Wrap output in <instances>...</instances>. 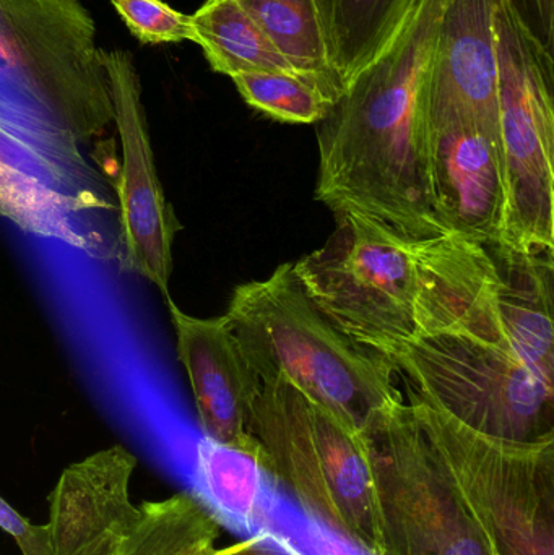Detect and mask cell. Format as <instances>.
I'll return each instance as SVG.
<instances>
[{
	"mask_svg": "<svg viewBox=\"0 0 554 555\" xmlns=\"http://www.w3.org/2000/svg\"><path fill=\"white\" fill-rule=\"evenodd\" d=\"M448 0H416L386 49L315 124V201L410 244L446 236L429 182L433 52Z\"/></svg>",
	"mask_w": 554,
	"mask_h": 555,
	"instance_id": "1",
	"label": "cell"
},
{
	"mask_svg": "<svg viewBox=\"0 0 554 555\" xmlns=\"http://www.w3.org/2000/svg\"><path fill=\"white\" fill-rule=\"evenodd\" d=\"M94 23L77 0H0V122L75 163L114 122Z\"/></svg>",
	"mask_w": 554,
	"mask_h": 555,
	"instance_id": "2",
	"label": "cell"
},
{
	"mask_svg": "<svg viewBox=\"0 0 554 555\" xmlns=\"http://www.w3.org/2000/svg\"><path fill=\"white\" fill-rule=\"evenodd\" d=\"M224 315L260 382L282 378L357 429L405 400L386 356L335 326L293 263L234 287Z\"/></svg>",
	"mask_w": 554,
	"mask_h": 555,
	"instance_id": "3",
	"label": "cell"
},
{
	"mask_svg": "<svg viewBox=\"0 0 554 555\" xmlns=\"http://www.w3.org/2000/svg\"><path fill=\"white\" fill-rule=\"evenodd\" d=\"M247 429L293 507L358 553L383 555L364 430L282 378L262 382Z\"/></svg>",
	"mask_w": 554,
	"mask_h": 555,
	"instance_id": "4",
	"label": "cell"
},
{
	"mask_svg": "<svg viewBox=\"0 0 554 555\" xmlns=\"http://www.w3.org/2000/svg\"><path fill=\"white\" fill-rule=\"evenodd\" d=\"M462 507L497 555H554V439L485 436L407 391Z\"/></svg>",
	"mask_w": 554,
	"mask_h": 555,
	"instance_id": "5",
	"label": "cell"
},
{
	"mask_svg": "<svg viewBox=\"0 0 554 555\" xmlns=\"http://www.w3.org/2000/svg\"><path fill=\"white\" fill-rule=\"evenodd\" d=\"M377 352L407 391L477 433L513 442L554 439V388L504 346L467 333L433 332Z\"/></svg>",
	"mask_w": 554,
	"mask_h": 555,
	"instance_id": "6",
	"label": "cell"
},
{
	"mask_svg": "<svg viewBox=\"0 0 554 555\" xmlns=\"http://www.w3.org/2000/svg\"><path fill=\"white\" fill-rule=\"evenodd\" d=\"M500 135L507 182L503 243L554 253V61L507 0L494 10Z\"/></svg>",
	"mask_w": 554,
	"mask_h": 555,
	"instance_id": "7",
	"label": "cell"
},
{
	"mask_svg": "<svg viewBox=\"0 0 554 555\" xmlns=\"http://www.w3.org/2000/svg\"><path fill=\"white\" fill-rule=\"evenodd\" d=\"M334 217L325 243L293 262L299 283L328 320L360 345L377 351L412 338L418 293L415 244L351 211Z\"/></svg>",
	"mask_w": 554,
	"mask_h": 555,
	"instance_id": "8",
	"label": "cell"
},
{
	"mask_svg": "<svg viewBox=\"0 0 554 555\" xmlns=\"http://www.w3.org/2000/svg\"><path fill=\"white\" fill-rule=\"evenodd\" d=\"M383 555H497L462 507L405 400L364 427Z\"/></svg>",
	"mask_w": 554,
	"mask_h": 555,
	"instance_id": "9",
	"label": "cell"
},
{
	"mask_svg": "<svg viewBox=\"0 0 554 555\" xmlns=\"http://www.w3.org/2000/svg\"><path fill=\"white\" fill-rule=\"evenodd\" d=\"M119 130L123 165L117 179L120 240L127 266L169 296L172 244L181 223L156 171L139 77L129 54L100 51Z\"/></svg>",
	"mask_w": 554,
	"mask_h": 555,
	"instance_id": "10",
	"label": "cell"
},
{
	"mask_svg": "<svg viewBox=\"0 0 554 555\" xmlns=\"http://www.w3.org/2000/svg\"><path fill=\"white\" fill-rule=\"evenodd\" d=\"M429 182L446 234L503 243L507 182L501 137L455 107H429Z\"/></svg>",
	"mask_w": 554,
	"mask_h": 555,
	"instance_id": "11",
	"label": "cell"
},
{
	"mask_svg": "<svg viewBox=\"0 0 554 555\" xmlns=\"http://www.w3.org/2000/svg\"><path fill=\"white\" fill-rule=\"evenodd\" d=\"M137 459L113 446L62 472L49 495L54 555H123L142 518L130 501Z\"/></svg>",
	"mask_w": 554,
	"mask_h": 555,
	"instance_id": "12",
	"label": "cell"
},
{
	"mask_svg": "<svg viewBox=\"0 0 554 555\" xmlns=\"http://www.w3.org/2000/svg\"><path fill=\"white\" fill-rule=\"evenodd\" d=\"M176 332L178 358L188 372L205 437L259 452L249 417L260 378L247 361L227 315L198 319L166 297Z\"/></svg>",
	"mask_w": 554,
	"mask_h": 555,
	"instance_id": "13",
	"label": "cell"
},
{
	"mask_svg": "<svg viewBox=\"0 0 554 555\" xmlns=\"http://www.w3.org/2000/svg\"><path fill=\"white\" fill-rule=\"evenodd\" d=\"M494 10L497 0L446 2L433 52L429 107L464 111L500 135Z\"/></svg>",
	"mask_w": 554,
	"mask_h": 555,
	"instance_id": "14",
	"label": "cell"
},
{
	"mask_svg": "<svg viewBox=\"0 0 554 555\" xmlns=\"http://www.w3.org/2000/svg\"><path fill=\"white\" fill-rule=\"evenodd\" d=\"M192 494L220 527L243 540L267 537L285 501L259 452L205 436L195 447Z\"/></svg>",
	"mask_w": 554,
	"mask_h": 555,
	"instance_id": "15",
	"label": "cell"
},
{
	"mask_svg": "<svg viewBox=\"0 0 554 555\" xmlns=\"http://www.w3.org/2000/svg\"><path fill=\"white\" fill-rule=\"evenodd\" d=\"M498 276L501 323L517 358L554 388V253L487 244Z\"/></svg>",
	"mask_w": 554,
	"mask_h": 555,
	"instance_id": "16",
	"label": "cell"
},
{
	"mask_svg": "<svg viewBox=\"0 0 554 555\" xmlns=\"http://www.w3.org/2000/svg\"><path fill=\"white\" fill-rule=\"evenodd\" d=\"M328 61L342 85L370 65L392 41L416 0H314Z\"/></svg>",
	"mask_w": 554,
	"mask_h": 555,
	"instance_id": "17",
	"label": "cell"
},
{
	"mask_svg": "<svg viewBox=\"0 0 554 555\" xmlns=\"http://www.w3.org/2000/svg\"><path fill=\"white\" fill-rule=\"evenodd\" d=\"M289 67L315 81L332 103L344 85L328 61L324 29L314 0H240Z\"/></svg>",
	"mask_w": 554,
	"mask_h": 555,
	"instance_id": "18",
	"label": "cell"
},
{
	"mask_svg": "<svg viewBox=\"0 0 554 555\" xmlns=\"http://www.w3.org/2000/svg\"><path fill=\"white\" fill-rule=\"evenodd\" d=\"M191 22L195 44L218 74L231 78L250 72L296 74L240 0H207Z\"/></svg>",
	"mask_w": 554,
	"mask_h": 555,
	"instance_id": "19",
	"label": "cell"
},
{
	"mask_svg": "<svg viewBox=\"0 0 554 555\" xmlns=\"http://www.w3.org/2000/svg\"><path fill=\"white\" fill-rule=\"evenodd\" d=\"M142 518L123 555H207L220 525L192 492L142 504Z\"/></svg>",
	"mask_w": 554,
	"mask_h": 555,
	"instance_id": "20",
	"label": "cell"
},
{
	"mask_svg": "<svg viewBox=\"0 0 554 555\" xmlns=\"http://www.w3.org/2000/svg\"><path fill=\"white\" fill-rule=\"evenodd\" d=\"M0 165L38 179L52 191L83 202L91 210H111L104 184L88 163H75L25 139L0 122Z\"/></svg>",
	"mask_w": 554,
	"mask_h": 555,
	"instance_id": "21",
	"label": "cell"
},
{
	"mask_svg": "<svg viewBox=\"0 0 554 555\" xmlns=\"http://www.w3.org/2000/svg\"><path fill=\"white\" fill-rule=\"evenodd\" d=\"M231 80L250 107L279 122L315 126L334 104L315 81L301 75L250 72Z\"/></svg>",
	"mask_w": 554,
	"mask_h": 555,
	"instance_id": "22",
	"label": "cell"
},
{
	"mask_svg": "<svg viewBox=\"0 0 554 555\" xmlns=\"http://www.w3.org/2000/svg\"><path fill=\"white\" fill-rule=\"evenodd\" d=\"M130 35L142 44L195 42L191 15L178 12L163 0H111Z\"/></svg>",
	"mask_w": 554,
	"mask_h": 555,
	"instance_id": "23",
	"label": "cell"
},
{
	"mask_svg": "<svg viewBox=\"0 0 554 555\" xmlns=\"http://www.w3.org/2000/svg\"><path fill=\"white\" fill-rule=\"evenodd\" d=\"M0 530L13 538L22 555H54L48 525H33L0 495Z\"/></svg>",
	"mask_w": 554,
	"mask_h": 555,
	"instance_id": "24",
	"label": "cell"
},
{
	"mask_svg": "<svg viewBox=\"0 0 554 555\" xmlns=\"http://www.w3.org/2000/svg\"><path fill=\"white\" fill-rule=\"evenodd\" d=\"M520 22L537 41L552 52L554 46V0H507Z\"/></svg>",
	"mask_w": 554,
	"mask_h": 555,
	"instance_id": "25",
	"label": "cell"
},
{
	"mask_svg": "<svg viewBox=\"0 0 554 555\" xmlns=\"http://www.w3.org/2000/svg\"><path fill=\"white\" fill-rule=\"evenodd\" d=\"M211 555H292L270 543L267 538H247L223 550H215Z\"/></svg>",
	"mask_w": 554,
	"mask_h": 555,
	"instance_id": "26",
	"label": "cell"
},
{
	"mask_svg": "<svg viewBox=\"0 0 554 555\" xmlns=\"http://www.w3.org/2000/svg\"><path fill=\"white\" fill-rule=\"evenodd\" d=\"M325 555H363L355 551L353 547L347 546V544H337V546L332 547Z\"/></svg>",
	"mask_w": 554,
	"mask_h": 555,
	"instance_id": "27",
	"label": "cell"
},
{
	"mask_svg": "<svg viewBox=\"0 0 554 555\" xmlns=\"http://www.w3.org/2000/svg\"><path fill=\"white\" fill-rule=\"evenodd\" d=\"M215 550H217V547H215ZM215 550H214V551H215ZM214 551H211V553H208L207 555H211V554H214Z\"/></svg>",
	"mask_w": 554,
	"mask_h": 555,
	"instance_id": "28",
	"label": "cell"
}]
</instances>
